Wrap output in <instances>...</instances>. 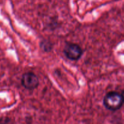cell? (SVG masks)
<instances>
[{"mask_svg":"<svg viewBox=\"0 0 124 124\" xmlns=\"http://www.w3.org/2000/svg\"><path fill=\"white\" fill-rule=\"evenodd\" d=\"M123 102L122 95L115 92H109L103 99V105L106 108L111 111H116L120 109Z\"/></svg>","mask_w":124,"mask_h":124,"instance_id":"cell-1","label":"cell"},{"mask_svg":"<svg viewBox=\"0 0 124 124\" xmlns=\"http://www.w3.org/2000/svg\"><path fill=\"white\" fill-rule=\"evenodd\" d=\"M64 54L68 59L72 61H77L81 58L83 51L81 47L77 44L68 43L64 47Z\"/></svg>","mask_w":124,"mask_h":124,"instance_id":"cell-2","label":"cell"},{"mask_svg":"<svg viewBox=\"0 0 124 124\" xmlns=\"http://www.w3.org/2000/svg\"><path fill=\"white\" fill-rule=\"evenodd\" d=\"M21 84L26 89L34 90L38 86V78L32 72L26 73L22 76Z\"/></svg>","mask_w":124,"mask_h":124,"instance_id":"cell-3","label":"cell"},{"mask_svg":"<svg viewBox=\"0 0 124 124\" xmlns=\"http://www.w3.org/2000/svg\"><path fill=\"white\" fill-rule=\"evenodd\" d=\"M41 47L44 50L46 51V52H48L52 49V45L51 44L50 42H47V41H43V42H41Z\"/></svg>","mask_w":124,"mask_h":124,"instance_id":"cell-4","label":"cell"},{"mask_svg":"<svg viewBox=\"0 0 124 124\" xmlns=\"http://www.w3.org/2000/svg\"><path fill=\"white\" fill-rule=\"evenodd\" d=\"M122 99H123V101H124V90L123 91V92H122Z\"/></svg>","mask_w":124,"mask_h":124,"instance_id":"cell-5","label":"cell"}]
</instances>
